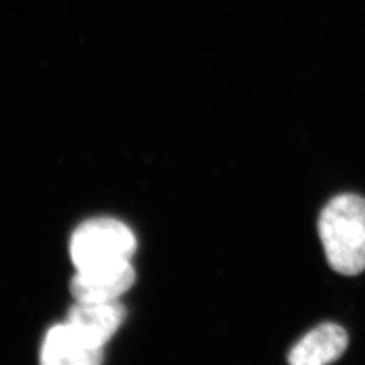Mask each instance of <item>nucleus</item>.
<instances>
[{
	"mask_svg": "<svg viewBox=\"0 0 365 365\" xmlns=\"http://www.w3.org/2000/svg\"><path fill=\"white\" fill-rule=\"evenodd\" d=\"M329 265L341 274L365 271V199L354 194L333 197L318 222Z\"/></svg>",
	"mask_w": 365,
	"mask_h": 365,
	"instance_id": "1",
	"label": "nucleus"
},
{
	"mask_svg": "<svg viewBox=\"0 0 365 365\" xmlns=\"http://www.w3.org/2000/svg\"><path fill=\"white\" fill-rule=\"evenodd\" d=\"M69 250L76 269H87L130 261L137 250V240L123 222L93 218L78 225Z\"/></svg>",
	"mask_w": 365,
	"mask_h": 365,
	"instance_id": "2",
	"label": "nucleus"
},
{
	"mask_svg": "<svg viewBox=\"0 0 365 365\" xmlns=\"http://www.w3.org/2000/svg\"><path fill=\"white\" fill-rule=\"evenodd\" d=\"M135 282L130 261L78 269L71 292L78 302H110L123 295Z\"/></svg>",
	"mask_w": 365,
	"mask_h": 365,
	"instance_id": "3",
	"label": "nucleus"
},
{
	"mask_svg": "<svg viewBox=\"0 0 365 365\" xmlns=\"http://www.w3.org/2000/svg\"><path fill=\"white\" fill-rule=\"evenodd\" d=\"M126 309L118 302H78L71 307L68 324L91 346L103 349L122 325Z\"/></svg>",
	"mask_w": 365,
	"mask_h": 365,
	"instance_id": "4",
	"label": "nucleus"
},
{
	"mask_svg": "<svg viewBox=\"0 0 365 365\" xmlns=\"http://www.w3.org/2000/svg\"><path fill=\"white\" fill-rule=\"evenodd\" d=\"M41 360L46 365H96L103 349L91 346L68 322L53 327L45 336Z\"/></svg>",
	"mask_w": 365,
	"mask_h": 365,
	"instance_id": "5",
	"label": "nucleus"
},
{
	"mask_svg": "<svg viewBox=\"0 0 365 365\" xmlns=\"http://www.w3.org/2000/svg\"><path fill=\"white\" fill-rule=\"evenodd\" d=\"M348 342L344 327L327 322L300 339L288 354V361L292 365L329 364L344 354Z\"/></svg>",
	"mask_w": 365,
	"mask_h": 365,
	"instance_id": "6",
	"label": "nucleus"
}]
</instances>
